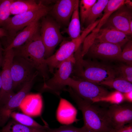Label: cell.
Instances as JSON below:
<instances>
[{"mask_svg": "<svg viewBox=\"0 0 132 132\" xmlns=\"http://www.w3.org/2000/svg\"><path fill=\"white\" fill-rule=\"evenodd\" d=\"M82 112L84 125L89 132H110L113 128L107 109L94 105L78 96L70 87L66 90Z\"/></svg>", "mask_w": 132, "mask_h": 132, "instance_id": "1", "label": "cell"}, {"mask_svg": "<svg viewBox=\"0 0 132 132\" xmlns=\"http://www.w3.org/2000/svg\"><path fill=\"white\" fill-rule=\"evenodd\" d=\"M75 59L72 74L73 78L97 84L114 79L117 75L115 69L109 66L84 60L80 47L74 54Z\"/></svg>", "mask_w": 132, "mask_h": 132, "instance_id": "2", "label": "cell"}, {"mask_svg": "<svg viewBox=\"0 0 132 132\" xmlns=\"http://www.w3.org/2000/svg\"><path fill=\"white\" fill-rule=\"evenodd\" d=\"M13 49L14 55L28 62L40 75L44 82L49 79L48 69L45 62V48L39 31L23 44Z\"/></svg>", "mask_w": 132, "mask_h": 132, "instance_id": "3", "label": "cell"}, {"mask_svg": "<svg viewBox=\"0 0 132 132\" xmlns=\"http://www.w3.org/2000/svg\"><path fill=\"white\" fill-rule=\"evenodd\" d=\"M50 10L46 6L10 17L2 27L8 37V44L12 41L19 31L46 15Z\"/></svg>", "mask_w": 132, "mask_h": 132, "instance_id": "4", "label": "cell"}, {"mask_svg": "<svg viewBox=\"0 0 132 132\" xmlns=\"http://www.w3.org/2000/svg\"><path fill=\"white\" fill-rule=\"evenodd\" d=\"M71 88L82 99L91 102L93 99L106 96L109 93L103 88L91 82L80 79L70 77L63 84Z\"/></svg>", "mask_w": 132, "mask_h": 132, "instance_id": "5", "label": "cell"}, {"mask_svg": "<svg viewBox=\"0 0 132 132\" xmlns=\"http://www.w3.org/2000/svg\"><path fill=\"white\" fill-rule=\"evenodd\" d=\"M87 36V34L83 32L77 38L70 41H63L56 52L45 59L49 72L53 73L54 69L57 68L60 63L73 55L80 47Z\"/></svg>", "mask_w": 132, "mask_h": 132, "instance_id": "6", "label": "cell"}, {"mask_svg": "<svg viewBox=\"0 0 132 132\" xmlns=\"http://www.w3.org/2000/svg\"><path fill=\"white\" fill-rule=\"evenodd\" d=\"M75 61L74 54L60 63L53 76L44 82L43 90L59 95L64 90L63 83L72 74Z\"/></svg>", "mask_w": 132, "mask_h": 132, "instance_id": "7", "label": "cell"}, {"mask_svg": "<svg viewBox=\"0 0 132 132\" xmlns=\"http://www.w3.org/2000/svg\"><path fill=\"white\" fill-rule=\"evenodd\" d=\"M45 49V58L52 55L54 50L63 40L58 25L48 18H44L41 23L40 32Z\"/></svg>", "mask_w": 132, "mask_h": 132, "instance_id": "8", "label": "cell"}, {"mask_svg": "<svg viewBox=\"0 0 132 132\" xmlns=\"http://www.w3.org/2000/svg\"><path fill=\"white\" fill-rule=\"evenodd\" d=\"M14 56L13 49L4 50L1 72L2 86L0 91V106L6 103L15 94L11 73V65Z\"/></svg>", "mask_w": 132, "mask_h": 132, "instance_id": "9", "label": "cell"}, {"mask_svg": "<svg viewBox=\"0 0 132 132\" xmlns=\"http://www.w3.org/2000/svg\"><path fill=\"white\" fill-rule=\"evenodd\" d=\"M13 90L23 86L39 74L38 72L23 58L14 55L11 68Z\"/></svg>", "mask_w": 132, "mask_h": 132, "instance_id": "10", "label": "cell"}, {"mask_svg": "<svg viewBox=\"0 0 132 132\" xmlns=\"http://www.w3.org/2000/svg\"><path fill=\"white\" fill-rule=\"evenodd\" d=\"M37 76L33 77L22 86L6 103L0 106V127L8 122L13 110L19 107L31 90Z\"/></svg>", "mask_w": 132, "mask_h": 132, "instance_id": "11", "label": "cell"}, {"mask_svg": "<svg viewBox=\"0 0 132 132\" xmlns=\"http://www.w3.org/2000/svg\"><path fill=\"white\" fill-rule=\"evenodd\" d=\"M132 9L125 4L111 15L104 25L106 27L113 28L127 35H131L130 23L132 21Z\"/></svg>", "mask_w": 132, "mask_h": 132, "instance_id": "12", "label": "cell"}, {"mask_svg": "<svg viewBox=\"0 0 132 132\" xmlns=\"http://www.w3.org/2000/svg\"><path fill=\"white\" fill-rule=\"evenodd\" d=\"M108 115L112 128L117 129L132 122L131 103L112 104L107 109Z\"/></svg>", "mask_w": 132, "mask_h": 132, "instance_id": "13", "label": "cell"}, {"mask_svg": "<svg viewBox=\"0 0 132 132\" xmlns=\"http://www.w3.org/2000/svg\"><path fill=\"white\" fill-rule=\"evenodd\" d=\"M121 52L119 45L94 39L87 53L96 57L120 60Z\"/></svg>", "mask_w": 132, "mask_h": 132, "instance_id": "14", "label": "cell"}, {"mask_svg": "<svg viewBox=\"0 0 132 132\" xmlns=\"http://www.w3.org/2000/svg\"><path fill=\"white\" fill-rule=\"evenodd\" d=\"M94 32V40L115 44L121 47L130 40L128 35L110 27H105Z\"/></svg>", "mask_w": 132, "mask_h": 132, "instance_id": "15", "label": "cell"}, {"mask_svg": "<svg viewBox=\"0 0 132 132\" xmlns=\"http://www.w3.org/2000/svg\"><path fill=\"white\" fill-rule=\"evenodd\" d=\"M77 0H61L54 5L52 12L58 21L64 24L69 23Z\"/></svg>", "mask_w": 132, "mask_h": 132, "instance_id": "16", "label": "cell"}, {"mask_svg": "<svg viewBox=\"0 0 132 132\" xmlns=\"http://www.w3.org/2000/svg\"><path fill=\"white\" fill-rule=\"evenodd\" d=\"M77 111L75 107L66 99L61 98L57 111L58 121L64 125L71 124L77 121Z\"/></svg>", "mask_w": 132, "mask_h": 132, "instance_id": "17", "label": "cell"}, {"mask_svg": "<svg viewBox=\"0 0 132 132\" xmlns=\"http://www.w3.org/2000/svg\"><path fill=\"white\" fill-rule=\"evenodd\" d=\"M39 20H36L32 22L18 33L11 43L4 49V50H7L19 47L25 43L39 30Z\"/></svg>", "mask_w": 132, "mask_h": 132, "instance_id": "18", "label": "cell"}, {"mask_svg": "<svg viewBox=\"0 0 132 132\" xmlns=\"http://www.w3.org/2000/svg\"><path fill=\"white\" fill-rule=\"evenodd\" d=\"M45 5L33 0H14L11 6V14L14 15L44 7Z\"/></svg>", "mask_w": 132, "mask_h": 132, "instance_id": "19", "label": "cell"}, {"mask_svg": "<svg viewBox=\"0 0 132 132\" xmlns=\"http://www.w3.org/2000/svg\"><path fill=\"white\" fill-rule=\"evenodd\" d=\"M79 4L78 0L71 17L68 27L65 30V32L68 35L71 40L77 38L80 35L81 26L79 11Z\"/></svg>", "mask_w": 132, "mask_h": 132, "instance_id": "20", "label": "cell"}, {"mask_svg": "<svg viewBox=\"0 0 132 132\" xmlns=\"http://www.w3.org/2000/svg\"><path fill=\"white\" fill-rule=\"evenodd\" d=\"M125 0H110L104 9L102 18L96 28L92 31L97 32L105 24L112 13L122 5L125 4Z\"/></svg>", "mask_w": 132, "mask_h": 132, "instance_id": "21", "label": "cell"}, {"mask_svg": "<svg viewBox=\"0 0 132 132\" xmlns=\"http://www.w3.org/2000/svg\"><path fill=\"white\" fill-rule=\"evenodd\" d=\"M49 129H42L32 128L22 125L12 119L2 127L0 130V132H45Z\"/></svg>", "mask_w": 132, "mask_h": 132, "instance_id": "22", "label": "cell"}, {"mask_svg": "<svg viewBox=\"0 0 132 132\" xmlns=\"http://www.w3.org/2000/svg\"><path fill=\"white\" fill-rule=\"evenodd\" d=\"M10 117L20 123L32 128L42 129L49 128L48 125H42L30 117L21 113L12 111Z\"/></svg>", "mask_w": 132, "mask_h": 132, "instance_id": "23", "label": "cell"}, {"mask_svg": "<svg viewBox=\"0 0 132 132\" xmlns=\"http://www.w3.org/2000/svg\"><path fill=\"white\" fill-rule=\"evenodd\" d=\"M102 85L113 88L122 93L132 91V83L121 78L116 77L100 83Z\"/></svg>", "mask_w": 132, "mask_h": 132, "instance_id": "24", "label": "cell"}, {"mask_svg": "<svg viewBox=\"0 0 132 132\" xmlns=\"http://www.w3.org/2000/svg\"><path fill=\"white\" fill-rule=\"evenodd\" d=\"M108 1V0L97 1L92 7L85 22L88 25L95 22L97 19L101 16Z\"/></svg>", "mask_w": 132, "mask_h": 132, "instance_id": "25", "label": "cell"}, {"mask_svg": "<svg viewBox=\"0 0 132 132\" xmlns=\"http://www.w3.org/2000/svg\"><path fill=\"white\" fill-rule=\"evenodd\" d=\"M124 101L122 93L117 90L109 93L106 96L93 99L92 103L99 102H105L112 104H120Z\"/></svg>", "mask_w": 132, "mask_h": 132, "instance_id": "26", "label": "cell"}, {"mask_svg": "<svg viewBox=\"0 0 132 132\" xmlns=\"http://www.w3.org/2000/svg\"><path fill=\"white\" fill-rule=\"evenodd\" d=\"M14 0H0V27H3L10 18L11 6Z\"/></svg>", "mask_w": 132, "mask_h": 132, "instance_id": "27", "label": "cell"}, {"mask_svg": "<svg viewBox=\"0 0 132 132\" xmlns=\"http://www.w3.org/2000/svg\"><path fill=\"white\" fill-rule=\"evenodd\" d=\"M96 0H81L80 1V21L83 24L85 22L91 9L96 2Z\"/></svg>", "mask_w": 132, "mask_h": 132, "instance_id": "28", "label": "cell"}, {"mask_svg": "<svg viewBox=\"0 0 132 132\" xmlns=\"http://www.w3.org/2000/svg\"><path fill=\"white\" fill-rule=\"evenodd\" d=\"M118 78L124 79L132 83V65H122L117 67L116 69Z\"/></svg>", "mask_w": 132, "mask_h": 132, "instance_id": "29", "label": "cell"}, {"mask_svg": "<svg viewBox=\"0 0 132 132\" xmlns=\"http://www.w3.org/2000/svg\"><path fill=\"white\" fill-rule=\"evenodd\" d=\"M45 132H89L84 126L78 128L69 125H64L58 128L54 129L49 128Z\"/></svg>", "mask_w": 132, "mask_h": 132, "instance_id": "30", "label": "cell"}, {"mask_svg": "<svg viewBox=\"0 0 132 132\" xmlns=\"http://www.w3.org/2000/svg\"><path fill=\"white\" fill-rule=\"evenodd\" d=\"M121 52L120 60L132 65V41L130 40L125 44Z\"/></svg>", "mask_w": 132, "mask_h": 132, "instance_id": "31", "label": "cell"}, {"mask_svg": "<svg viewBox=\"0 0 132 132\" xmlns=\"http://www.w3.org/2000/svg\"><path fill=\"white\" fill-rule=\"evenodd\" d=\"M110 132H132V123L117 129H112Z\"/></svg>", "mask_w": 132, "mask_h": 132, "instance_id": "32", "label": "cell"}, {"mask_svg": "<svg viewBox=\"0 0 132 132\" xmlns=\"http://www.w3.org/2000/svg\"><path fill=\"white\" fill-rule=\"evenodd\" d=\"M124 100H126L129 103L132 102V91L122 93Z\"/></svg>", "mask_w": 132, "mask_h": 132, "instance_id": "33", "label": "cell"}, {"mask_svg": "<svg viewBox=\"0 0 132 132\" xmlns=\"http://www.w3.org/2000/svg\"><path fill=\"white\" fill-rule=\"evenodd\" d=\"M4 52V49H3L0 43V67L1 66L3 63L4 55L3 52Z\"/></svg>", "mask_w": 132, "mask_h": 132, "instance_id": "34", "label": "cell"}, {"mask_svg": "<svg viewBox=\"0 0 132 132\" xmlns=\"http://www.w3.org/2000/svg\"><path fill=\"white\" fill-rule=\"evenodd\" d=\"M6 36V33L4 29L2 27H0V37Z\"/></svg>", "mask_w": 132, "mask_h": 132, "instance_id": "35", "label": "cell"}, {"mask_svg": "<svg viewBox=\"0 0 132 132\" xmlns=\"http://www.w3.org/2000/svg\"><path fill=\"white\" fill-rule=\"evenodd\" d=\"M2 86V81L1 75V73L0 72V91L1 89Z\"/></svg>", "mask_w": 132, "mask_h": 132, "instance_id": "36", "label": "cell"}, {"mask_svg": "<svg viewBox=\"0 0 132 132\" xmlns=\"http://www.w3.org/2000/svg\"><path fill=\"white\" fill-rule=\"evenodd\" d=\"M132 21L130 23V28L131 32L132 33Z\"/></svg>", "mask_w": 132, "mask_h": 132, "instance_id": "37", "label": "cell"}]
</instances>
